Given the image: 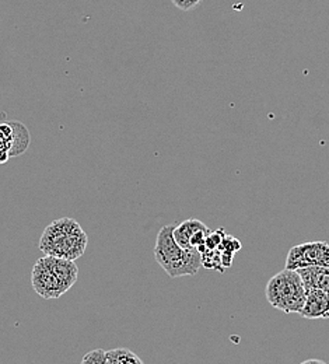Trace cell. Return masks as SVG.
<instances>
[{
	"label": "cell",
	"instance_id": "cell-15",
	"mask_svg": "<svg viewBox=\"0 0 329 364\" xmlns=\"http://www.w3.org/2000/svg\"><path fill=\"white\" fill-rule=\"evenodd\" d=\"M176 7H178L181 11H188L190 9L196 7L202 0H171Z\"/></svg>",
	"mask_w": 329,
	"mask_h": 364
},
{
	"label": "cell",
	"instance_id": "cell-12",
	"mask_svg": "<svg viewBox=\"0 0 329 364\" xmlns=\"http://www.w3.org/2000/svg\"><path fill=\"white\" fill-rule=\"evenodd\" d=\"M80 364H108L107 356H105V350L95 349V350L86 353L83 356Z\"/></svg>",
	"mask_w": 329,
	"mask_h": 364
},
{
	"label": "cell",
	"instance_id": "cell-6",
	"mask_svg": "<svg viewBox=\"0 0 329 364\" xmlns=\"http://www.w3.org/2000/svg\"><path fill=\"white\" fill-rule=\"evenodd\" d=\"M307 297L300 316L306 319L329 318V293L317 290V289H306Z\"/></svg>",
	"mask_w": 329,
	"mask_h": 364
},
{
	"label": "cell",
	"instance_id": "cell-5",
	"mask_svg": "<svg viewBox=\"0 0 329 364\" xmlns=\"http://www.w3.org/2000/svg\"><path fill=\"white\" fill-rule=\"evenodd\" d=\"M31 283L38 296L45 300L59 299L66 291L62 287V283L56 273L50 268L47 257L40 258L33 268L31 273Z\"/></svg>",
	"mask_w": 329,
	"mask_h": 364
},
{
	"label": "cell",
	"instance_id": "cell-10",
	"mask_svg": "<svg viewBox=\"0 0 329 364\" xmlns=\"http://www.w3.org/2000/svg\"><path fill=\"white\" fill-rule=\"evenodd\" d=\"M108 364H144L141 358L132 350L125 348H117L105 352Z\"/></svg>",
	"mask_w": 329,
	"mask_h": 364
},
{
	"label": "cell",
	"instance_id": "cell-2",
	"mask_svg": "<svg viewBox=\"0 0 329 364\" xmlns=\"http://www.w3.org/2000/svg\"><path fill=\"white\" fill-rule=\"evenodd\" d=\"M174 225L160 228L154 247L156 262L170 277L195 276L202 267V254L196 248H183L174 240Z\"/></svg>",
	"mask_w": 329,
	"mask_h": 364
},
{
	"label": "cell",
	"instance_id": "cell-11",
	"mask_svg": "<svg viewBox=\"0 0 329 364\" xmlns=\"http://www.w3.org/2000/svg\"><path fill=\"white\" fill-rule=\"evenodd\" d=\"M13 144V129L9 122L0 124V164L10 159V150Z\"/></svg>",
	"mask_w": 329,
	"mask_h": 364
},
{
	"label": "cell",
	"instance_id": "cell-1",
	"mask_svg": "<svg viewBox=\"0 0 329 364\" xmlns=\"http://www.w3.org/2000/svg\"><path fill=\"white\" fill-rule=\"evenodd\" d=\"M89 244V235L70 218H62L48 226L40 240V251L48 257L76 261L83 257Z\"/></svg>",
	"mask_w": 329,
	"mask_h": 364
},
{
	"label": "cell",
	"instance_id": "cell-7",
	"mask_svg": "<svg viewBox=\"0 0 329 364\" xmlns=\"http://www.w3.org/2000/svg\"><path fill=\"white\" fill-rule=\"evenodd\" d=\"M296 271L300 274L306 289H317L329 293V267L313 265Z\"/></svg>",
	"mask_w": 329,
	"mask_h": 364
},
{
	"label": "cell",
	"instance_id": "cell-4",
	"mask_svg": "<svg viewBox=\"0 0 329 364\" xmlns=\"http://www.w3.org/2000/svg\"><path fill=\"white\" fill-rule=\"evenodd\" d=\"M329 267V244L325 241H313L298 244L290 248L286 267L287 269H298L306 267Z\"/></svg>",
	"mask_w": 329,
	"mask_h": 364
},
{
	"label": "cell",
	"instance_id": "cell-13",
	"mask_svg": "<svg viewBox=\"0 0 329 364\" xmlns=\"http://www.w3.org/2000/svg\"><path fill=\"white\" fill-rule=\"evenodd\" d=\"M225 235H226V232H225L223 228H220L217 231H210V234L206 237V242H205L206 248L207 250H217L219 245L222 244Z\"/></svg>",
	"mask_w": 329,
	"mask_h": 364
},
{
	"label": "cell",
	"instance_id": "cell-16",
	"mask_svg": "<svg viewBox=\"0 0 329 364\" xmlns=\"http://www.w3.org/2000/svg\"><path fill=\"white\" fill-rule=\"evenodd\" d=\"M300 364H328L325 363L324 360H320V359H308V360H304Z\"/></svg>",
	"mask_w": 329,
	"mask_h": 364
},
{
	"label": "cell",
	"instance_id": "cell-8",
	"mask_svg": "<svg viewBox=\"0 0 329 364\" xmlns=\"http://www.w3.org/2000/svg\"><path fill=\"white\" fill-rule=\"evenodd\" d=\"M9 124L13 129V144L10 150V157H18L26 153L30 146V132L21 122L11 121Z\"/></svg>",
	"mask_w": 329,
	"mask_h": 364
},
{
	"label": "cell",
	"instance_id": "cell-14",
	"mask_svg": "<svg viewBox=\"0 0 329 364\" xmlns=\"http://www.w3.org/2000/svg\"><path fill=\"white\" fill-rule=\"evenodd\" d=\"M219 251H222V252H230V254H234L237 251H239L241 250V242L238 241V240H235L234 237H232V235H225V238H223V241H222V244L219 245V248H217Z\"/></svg>",
	"mask_w": 329,
	"mask_h": 364
},
{
	"label": "cell",
	"instance_id": "cell-9",
	"mask_svg": "<svg viewBox=\"0 0 329 364\" xmlns=\"http://www.w3.org/2000/svg\"><path fill=\"white\" fill-rule=\"evenodd\" d=\"M203 228H207V226L205 223H202L200 220H196V219H189L185 220L183 223H180L178 226L174 228L173 231V235H174V240L177 241V244L183 248H187L190 250V244H189V240L190 237L199 231V230H203Z\"/></svg>",
	"mask_w": 329,
	"mask_h": 364
},
{
	"label": "cell",
	"instance_id": "cell-3",
	"mask_svg": "<svg viewBox=\"0 0 329 364\" xmlns=\"http://www.w3.org/2000/svg\"><path fill=\"white\" fill-rule=\"evenodd\" d=\"M265 294L268 303L283 314H300L307 297L306 286L298 272L287 268L268 280Z\"/></svg>",
	"mask_w": 329,
	"mask_h": 364
}]
</instances>
